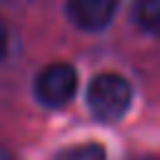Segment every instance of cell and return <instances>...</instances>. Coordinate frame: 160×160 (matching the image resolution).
Instances as JSON below:
<instances>
[{
  "label": "cell",
  "instance_id": "7a4b0ae2",
  "mask_svg": "<svg viewBox=\"0 0 160 160\" xmlns=\"http://www.w3.org/2000/svg\"><path fill=\"white\" fill-rule=\"evenodd\" d=\"M35 98L45 108H65L78 90V70L70 62H52L35 78Z\"/></svg>",
  "mask_w": 160,
  "mask_h": 160
},
{
  "label": "cell",
  "instance_id": "6da1fadb",
  "mask_svg": "<svg viewBox=\"0 0 160 160\" xmlns=\"http://www.w3.org/2000/svg\"><path fill=\"white\" fill-rule=\"evenodd\" d=\"M132 102L130 82L118 72H100L88 85V108L102 122L120 120Z\"/></svg>",
  "mask_w": 160,
  "mask_h": 160
},
{
  "label": "cell",
  "instance_id": "52a82bcc",
  "mask_svg": "<svg viewBox=\"0 0 160 160\" xmlns=\"http://www.w3.org/2000/svg\"><path fill=\"white\" fill-rule=\"evenodd\" d=\"M0 160H18V158H15V152H12L10 148L0 145Z\"/></svg>",
  "mask_w": 160,
  "mask_h": 160
},
{
  "label": "cell",
  "instance_id": "8992f818",
  "mask_svg": "<svg viewBox=\"0 0 160 160\" xmlns=\"http://www.w3.org/2000/svg\"><path fill=\"white\" fill-rule=\"evenodd\" d=\"M8 50H10V32H8V25L0 20V60H5Z\"/></svg>",
  "mask_w": 160,
  "mask_h": 160
},
{
  "label": "cell",
  "instance_id": "3957f363",
  "mask_svg": "<svg viewBox=\"0 0 160 160\" xmlns=\"http://www.w3.org/2000/svg\"><path fill=\"white\" fill-rule=\"evenodd\" d=\"M65 12L75 28L85 32H100L112 22L118 0H68Z\"/></svg>",
  "mask_w": 160,
  "mask_h": 160
},
{
  "label": "cell",
  "instance_id": "5b68a950",
  "mask_svg": "<svg viewBox=\"0 0 160 160\" xmlns=\"http://www.w3.org/2000/svg\"><path fill=\"white\" fill-rule=\"evenodd\" d=\"M55 160H108L105 148L98 142H82V145H72L65 148Z\"/></svg>",
  "mask_w": 160,
  "mask_h": 160
},
{
  "label": "cell",
  "instance_id": "277c9868",
  "mask_svg": "<svg viewBox=\"0 0 160 160\" xmlns=\"http://www.w3.org/2000/svg\"><path fill=\"white\" fill-rule=\"evenodd\" d=\"M132 20L140 30L160 35V0H138L132 8Z\"/></svg>",
  "mask_w": 160,
  "mask_h": 160
}]
</instances>
